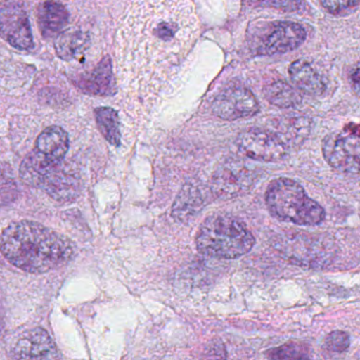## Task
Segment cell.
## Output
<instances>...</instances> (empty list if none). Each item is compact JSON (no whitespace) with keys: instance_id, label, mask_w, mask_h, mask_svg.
Listing matches in <instances>:
<instances>
[{"instance_id":"cell-1","label":"cell","mask_w":360,"mask_h":360,"mask_svg":"<svg viewBox=\"0 0 360 360\" xmlns=\"http://www.w3.org/2000/svg\"><path fill=\"white\" fill-rule=\"evenodd\" d=\"M0 250L8 261L31 274H44L68 263L75 255L64 236L34 221H18L4 229Z\"/></svg>"},{"instance_id":"cell-2","label":"cell","mask_w":360,"mask_h":360,"mask_svg":"<svg viewBox=\"0 0 360 360\" xmlns=\"http://www.w3.org/2000/svg\"><path fill=\"white\" fill-rule=\"evenodd\" d=\"M252 231L236 217L214 214L202 223L195 243L198 250L217 259H237L255 245Z\"/></svg>"},{"instance_id":"cell-3","label":"cell","mask_w":360,"mask_h":360,"mask_svg":"<svg viewBox=\"0 0 360 360\" xmlns=\"http://www.w3.org/2000/svg\"><path fill=\"white\" fill-rule=\"evenodd\" d=\"M20 172L26 184L41 189L56 201L71 202L81 193L79 168L65 159L49 161L32 151L22 161Z\"/></svg>"},{"instance_id":"cell-4","label":"cell","mask_w":360,"mask_h":360,"mask_svg":"<svg viewBox=\"0 0 360 360\" xmlns=\"http://www.w3.org/2000/svg\"><path fill=\"white\" fill-rule=\"evenodd\" d=\"M269 212L275 218L302 226H316L323 222L326 212L305 193L296 181L279 178L271 181L265 193Z\"/></svg>"},{"instance_id":"cell-5","label":"cell","mask_w":360,"mask_h":360,"mask_svg":"<svg viewBox=\"0 0 360 360\" xmlns=\"http://www.w3.org/2000/svg\"><path fill=\"white\" fill-rule=\"evenodd\" d=\"M276 250L284 260L298 266L320 269L332 262L334 244L326 238L309 233H290L276 241Z\"/></svg>"},{"instance_id":"cell-6","label":"cell","mask_w":360,"mask_h":360,"mask_svg":"<svg viewBox=\"0 0 360 360\" xmlns=\"http://www.w3.org/2000/svg\"><path fill=\"white\" fill-rule=\"evenodd\" d=\"M307 31L292 22H271L260 25L252 35V47L258 56H271L298 49L305 39Z\"/></svg>"},{"instance_id":"cell-7","label":"cell","mask_w":360,"mask_h":360,"mask_svg":"<svg viewBox=\"0 0 360 360\" xmlns=\"http://www.w3.org/2000/svg\"><path fill=\"white\" fill-rule=\"evenodd\" d=\"M322 153L326 162L340 174L359 172V129L357 125L347 126L345 130L324 139Z\"/></svg>"},{"instance_id":"cell-8","label":"cell","mask_w":360,"mask_h":360,"mask_svg":"<svg viewBox=\"0 0 360 360\" xmlns=\"http://www.w3.org/2000/svg\"><path fill=\"white\" fill-rule=\"evenodd\" d=\"M257 178V170L245 162L236 159L226 160L214 170L210 191L219 199H233L250 191Z\"/></svg>"},{"instance_id":"cell-9","label":"cell","mask_w":360,"mask_h":360,"mask_svg":"<svg viewBox=\"0 0 360 360\" xmlns=\"http://www.w3.org/2000/svg\"><path fill=\"white\" fill-rule=\"evenodd\" d=\"M237 146L246 157L261 162L282 161L288 155V145L279 134L258 128L241 132Z\"/></svg>"},{"instance_id":"cell-10","label":"cell","mask_w":360,"mask_h":360,"mask_svg":"<svg viewBox=\"0 0 360 360\" xmlns=\"http://www.w3.org/2000/svg\"><path fill=\"white\" fill-rule=\"evenodd\" d=\"M212 108L220 119L237 121L254 117L258 113L259 105L250 90L233 86L223 90L214 98Z\"/></svg>"},{"instance_id":"cell-11","label":"cell","mask_w":360,"mask_h":360,"mask_svg":"<svg viewBox=\"0 0 360 360\" xmlns=\"http://www.w3.org/2000/svg\"><path fill=\"white\" fill-rule=\"evenodd\" d=\"M0 37L16 49L30 50L34 46L28 14L18 4L0 9Z\"/></svg>"},{"instance_id":"cell-12","label":"cell","mask_w":360,"mask_h":360,"mask_svg":"<svg viewBox=\"0 0 360 360\" xmlns=\"http://www.w3.org/2000/svg\"><path fill=\"white\" fill-rule=\"evenodd\" d=\"M13 357L18 359H53L58 358L54 341L47 330L33 328L22 334L12 349Z\"/></svg>"},{"instance_id":"cell-13","label":"cell","mask_w":360,"mask_h":360,"mask_svg":"<svg viewBox=\"0 0 360 360\" xmlns=\"http://www.w3.org/2000/svg\"><path fill=\"white\" fill-rule=\"evenodd\" d=\"M73 83L84 94L101 96H113L117 89L110 58L105 56L96 68L89 72L79 75Z\"/></svg>"},{"instance_id":"cell-14","label":"cell","mask_w":360,"mask_h":360,"mask_svg":"<svg viewBox=\"0 0 360 360\" xmlns=\"http://www.w3.org/2000/svg\"><path fill=\"white\" fill-rule=\"evenodd\" d=\"M207 191L199 183L185 185L172 206V217L180 222L195 218L207 203Z\"/></svg>"},{"instance_id":"cell-15","label":"cell","mask_w":360,"mask_h":360,"mask_svg":"<svg viewBox=\"0 0 360 360\" xmlns=\"http://www.w3.org/2000/svg\"><path fill=\"white\" fill-rule=\"evenodd\" d=\"M68 149V134L58 126H50L39 134L33 153L49 161H63Z\"/></svg>"},{"instance_id":"cell-16","label":"cell","mask_w":360,"mask_h":360,"mask_svg":"<svg viewBox=\"0 0 360 360\" xmlns=\"http://www.w3.org/2000/svg\"><path fill=\"white\" fill-rule=\"evenodd\" d=\"M37 22L43 37H56L68 25L69 13L62 4L48 0L37 10Z\"/></svg>"},{"instance_id":"cell-17","label":"cell","mask_w":360,"mask_h":360,"mask_svg":"<svg viewBox=\"0 0 360 360\" xmlns=\"http://www.w3.org/2000/svg\"><path fill=\"white\" fill-rule=\"evenodd\" d=\"M290 81L301 91L311 96H320L326 91L321 75L307 60H296L288 68Z\"/></svg>"},{"instance_id":"cell-18","label":"cell","mask_w":360,"mask_h":360,"mask_svg":"<svg viewBox=\"0 0 360 360\" xmlns=\"http://www.w3.org/2000/svg\"><path fill=\"white\" fill-rule=\"evenodd\" d=\"M263 94L271 105L280 108H292L302 101L298 92L283 81L274 82L265 86Z\"/></svg>"},{"instance_id":"cell-19","label":"cell","mask_w":360,"mask_h":360,"mask_svg":"<svg viewBox=\"0 0 360 360\" xmlns=\"http://www.w3.org/2000/svg\"><path fill=\"white\" fill-rule=\"evenodd\" d=\"M58 35L56 41V53L64 60L77 58L89 45V37L81 31H68Z\"/></svg>"},{"instance_id":"cell-20","label":"cell","mask_w":360,"mask_h":360,"mask_svg":"<svg viewBox=\"0 0 360 360\" xmlns=\"http://www.w3.org/2000/svg\"><path fill=\"white\" fill-rule=\"evenodd\" d=\"M96 124L104 138L113 146L121 145L120 117L117 111L110 107H100L94 110Z\"/></svg>"},{"instance_id":"cell-21","label":"cell","mask_w":360,"mask_h":360,"mask_svg":"<svg viewBox=\"0 0 360 360\" xmlns=\"http://www.w3.org/2000/svg\"><path fill=\"white\" fill-rule=\"evenodd\" d=\"M267 354L274 359H301L309 357V347L300 342H288L271 349Z\"/></svg>"},{"instance_id":"cell-22","label":"cell","mask_w":360,"mask_h":360,"mask_svg":"<svg viewBox=\"0 0 360 360\" xmlns=\"http://www.w3.org/2000/svg\"><path fill=\"white\" fill-rule=\"evenodd\" d=\"M252 7L296 12L302 9L303 0H248Z\"/></svg>"},{"instance_id":"cell-23","label":"cell","mask_w":360,"mask_h":360,"mask_svg":"<svg viewBox=\"0 0 360 360\" xmlns=\"http://www.w3.org/2000/svg\"><path fill=\"white\" fill-rule=\"evenodd\" d=\"M349 342H351V338L347 333L335 330L326 337L324 340V347L332 353H342L349 349Z\"/></svg>"},{"instance_id":"cell-24","label":"cell","mask_w":360,"mask_h":360,"mask_svg":"<svg viewBox=\"0 0 360 360\" xmlns=\"http://www.w3.org/2000/svg\"><path fill=\"white\" fill-rule=\"evenodd\" d=\"M320 3L328 13L333 15H340L357 8L359 0H320Z\"/></svg>"},{"instance_id":"cell-25","label":"cell","mask_w":360,"mask_h":360,"mask_svg":"<svg viewBox=\"0 0 360 360\" xmlns=\"http://www.w3.org/2000/svg\"><path fill=\"white\" fill-rule=\"evenodd\" d=\"M16 191L18 189L13 181L6 176L0 170V205H5L15 199Z\"/></svg>"},{"instance_id":"cell-26","label":"cell","mask_w":360,"mask_h":360,"mask_svg":"<svg viewBox=\"0 0 360 360\" xmlns=\"http://www.w3.org/2000/svg\"><path fill=\"white\" fill-rule=\"evenodd\" d=\"M352 84H353L354 89L356 94L359 92V68H356L354 73H352Z\"/></svg>"},{"instance_id":"cell-27","label":"cell","mask_w":360,"mask_h":360,"mask_svg":"<svg viewBox=\"0 0 360 360\" xmlns=\"http://www.w3.org/2000/svg\"><path fill=\"white\" fill-rule=\"evenodd\" d=\"M0 326H1V322H0ZM0 328H1V326H0Z\"/></svg>"}]
</instances>
